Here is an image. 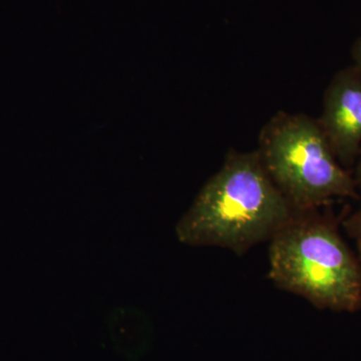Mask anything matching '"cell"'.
Listing matches in <instances>:
<instances>
[{"mask_svg":"<svg viewBox=\"0 0 361 361\" xmlns=\"http://www.w3.org/2000/svg\"><path fill=\"white\" fill-rule=\"evenodd\" d=\"M296 213L257 149H232L178 222L176 235L186 245L220 247L242 256L270 241Z\"/></svg>","mask_w":361,"mask_h":361,"instance_id":"cell-1","label":"cell"},{"mask_svg":"<svg viewBox=\"0 0 361 361\" xmlns=\"http://www.w3.org/2000/svg\"><path fill=\"white\" fill-rule=\"evenodd\" d=\"M268 277L319 310H361V263L320 209L297 212L270 240Z\"/></svg>","mask_w":361,"mask_h":361,"instance_id":"cell-2","label":"cell"},{"mask_svg":"<svg viewBox=\"0 0 361 361\" xmlns=\"http://www.w3.org/2000/svg\"><path fill=\"white\" fill-rule=\"evenodd\" d=\"M258 142L263 167L296 212L336 199H360L353 175L337 161L317 118L279 111Z\"/></svg>","mask_w":361,"mask_h":361,"instance_id":"cell-3","label":"cell"},{"mask_svg":"<svg viewBox=\"0 0 361 361\" xmlns=\"http://www.w3.org/2000/svg\"><path fill=\"white\" fill-rule=\"evenodd\" d=\"M317 121L337 161L348 170L353 167L361 151V73L355 66L331 78Z\"/></svg>","mask_w":361,"mask_h":361,"instance_id":"cell-4","label":"cell"},{"mask_svg":"<svg viewBox=\"0 0 361 361\" xmlns=\"http://www.w3.org/2000/svg\"><path fill=\"white\" fill-rule=\"evenodd\" d=\"M343 228L348 236L355 240L357 251L361 252V203L355 212L343 221Z\"/></svg>","mask_w":361,"mask_h":361,"instance_id":"cell-5","label":"cell"},{"mask_svg":"<svg viewBox=\"0 0 361 361\" xmlns=\"http://www.w3.org/2000/svg\"><path fill=\"white\" fill-rule=\"evenodd\" d=\"M351 56H353V66L361 73V35L355 40V44L351 49Z\"/></svg>","mask_w":361,"mask_h":361,"instance_id":"cell-6","label":"cell"},{"mask_svg":"<svg viewBox=\"0 0 361 361\" xmlns=\"http://www.w3.org/2000/svg\"><path fill=\"white\" fill-rule=\"evenodd\" d=\"M355 178L356 188H357L358 194H360L361 199V151L360 153V156H358L357 160H356L355 163Z\"/></svg>","mask_w":361,"mask_h":361,"instance_id":"cell-7","label":"cell"},{"mask_svg":"<svg viewBox=\"0 0 361 361\" xmlns=\"http://www.w3.org/2000/svg\"><path fill=\"white\" fill-rule=\"evenodd\" d=\"M357 256H358V258H360V263H361V252H358L357 251Z\"/></svg>","mask_w":361,"mask_h":361,"instance_id":"cell-8","label":"cell"}]
</instances>
